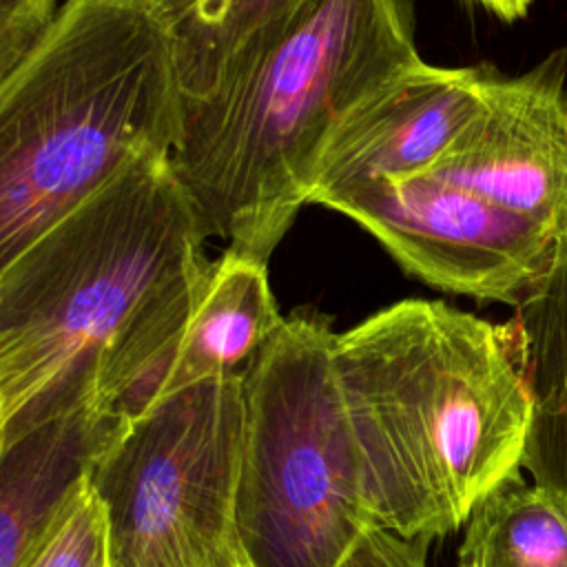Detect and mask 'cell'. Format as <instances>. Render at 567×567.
Masks as SVG:
<instances>
[{"instance_id":"cell-1","label":"cell","mask_w":567,"mask_h":567,"mask_svg":"<svg viewBox=\"0 0 567 567\" xmlns=\"http://www.w3.org/2000/svg\"><path fill=\"white\" fill-rule=\"evenodd\" d=\"M332 359L372 523L447 536L523 467L532 394L512 321L403 299L337 332Z\"/></svg>"},{"instance_id":"cell-2","label":"cell","mask_w":567,"mask_h":567,"mask_svg":"<svg viewBox=\"0 0 567 567\" xmlns=\"http://www.w3.org/2000/svg\"><path fill=\"white\" fill-rule=\"evenodd\" d=\"M419 62L410 0H306L213 91L179 95L171 166L204 235L266 264L339 124Z\"/></svg>"},{"instance_id":"cell-3","label":"cell","mask_w":567,"mask_h":567,"mask_svg":"<svg viewBox=\"0 0 567 567\" xmlns=\"http://www.w3.org/2000/svg\"><path fill=\"white\" fill-rule=\"evenodd\" d=\"M204 239L171 155L146 153L27 246L0 272L2 427L93 405L111 350L210 264Z\"/></svg>"},{"instance_id":"cell-4","label":"cell","mask_w":567,"mask_h":567,"mask_svg":"<svg viewBox=\"0 0 567 567\" xmlns=\"http://www.w3.org/2000/svg\"><path fill=\"white\" fill-rule=\"evenodd\" d=\"M179 86L146 0H64L0 84V272L131 159L168 153Z\"/></svg>"},{"instance_id":"cell-5","label":"cell","mask_w":567,"mask_h":567,"mask_svg":"<svg viewBox=\"0 0 567 567\" xmlns=\"http://www.w3.org/2000/svg\"><path fill=\"white\" fill-rule=\"evenodd\" d=\"M334 334L323 315L284 317L244 372L235 520L255 567H334L377 525L363 503Z\"/></svg>"},{"instance_id":"cell-6","label":"cell","mask_w":567,"mask_h":567,"mask_svg":"<svg viewBox=\"0 0 567 567\" xmlns=\"http://www.w3.org/2000/svg\"><path fill=\"white\" fill-rule=\"evenodd\" d=\"M244 374L186 388L120 423L89 470L106 567H233Z\"/></svg>"},{"instance_id":"cell-7","label":"cell","mask_w":567,"mask_h":567,"mask_svg":"<svg viewBox=\"0 0 567 567\" xmlns=\"http://www.w3.org/2000/svg\"><path fill=\"white\" fill-rule=\"evenodd\" d=\"M365 228L423 284L516 306L547 270L558 237L434 173L374 177L317 202Z\"/></svg>"},{"instance_id":"cell-8","label":"cell","mask_w":567,"mask_h":567,"mask_svg":"<svg viewBox=\"0 0 567 567\" xmlns=\"http://www.w3.org/2000/svg\"><path fill=\"white\" fill-rule=\"evenodd\" d=\"M567 233V53L520 75H487L485 100L427 171Z\"/></svg>"},{"instance_id":"cell-9","label":"cell","mask_w":567,"mask_h":567,"mask_svg":"<svg viewBox=\"0 0 567 567\" xmlns=\"http://www.w3.org/2000/svg\"><path fill=\"white\" fill-rule=\"evenodd\" d=\"M487 71L419 62L359 104L328 140L308 204L341 188L430 171L485 100Z\"/></svg>"},{"instance_id":"cell-10","label":"cell","mask_w":567,"mask_h":567,"mask_svg":"<svg viewBox=\"0 0 567 567\" xmlns=\"http://www.w3.org/2000/svg\"><path fill=\"white\" fill-rule=\"evenodd\" d=\"M281 321L266 264L226 250L144 379L133 419L186 388L244 374Z\"/></svg>"},{"instance_id":"cell-11","label":"cell","mask_w":567,"mask_h":567,"mask_svg":"<svg viewBox=\"0 0 567 567\" xmlns=\"http://www.w3.org/2000/svg\"><path fill=\"white\" fill-rule=\"evenodd\" d=\"M120 421L91 403L4 430L0 447V567H27Z\"/></svg>"},{"instance_id":"cell-12","label":"cell","mask_w":567,"mask_h":567,"mask_svg":"<svg viewBox=\"0 0 567 567\" xmlns=\"http://www.w3.org/2000/svg\"><path fill=\"white\" fill-rule=\"evenodd\" d=\"M512 319L532 394L523 467L567 503V233Z\"/></svg>"},{"instance_id":"cell-13","label":"cell","mask_w":567,"mask_h":567,"mask_svg":"<svg viewBox=\"0 0 567 567\" xmlns=\"http://www.w3.org/2000/svg\"><path fill=\"white\" fill-rule=\"evenodd\" d=\"M306 0H146L173 53L179 95L199 97Z\"/></svg>"},{"instance_id":"cell-14","label":"cell","mask_w":567,"mask_h":567,"mask_svg":"<svg viewBox=\"0 0 567 567\" xmlns=\"http://www.w3.org/2000/svg\"><path fill=\"white\" fill-rule=\"evenodd\" d=\"M458 567H567V503L509 476L465 520Z\"/></svg>"},{"instance_id":"cell-15","label":"cell","mask_w":567,"mask_h":567,"mask_svg":"<svg viewBox=\"0 0 567 567\" xmlns=\"http://www.w3.org/2000/svg\"><path fill=\"white\" fill-rule=\"evenodd\" d=\"M27 567H106L104 512L89 476Z\"/></svg>"},{"instance_id":"cell-16","label":"cell","mask_w":567,"mask_h":567,"mask_svg":"<svg viewBox=\"0 0 567 567\" xmlns=\"http://www.w3.org/2000/svg\"><path fill=\"white\" fill-rule=\"evenodd\" d=\"M64 0H0V84L38 49Z\"/></svg>"},{"instance_id":"cell-17","label":"cell","mask_w":567,"mask_h":567,"mask_svg":"<svg viewBox=\"0 0 567 567\" xmlns=\"http://www.w3.org/2000/svg\"><path fill=\"white\" fill-rule=\"evenodd\" d=\"M423 536H403L381 525H368L334 567H430Z\"/></svg>"},{"instance_id":"cell-18","label":"cell","mask_w":567,"mask_h":567,"mask_svg":"<svg viewBox=\"0 0 567 567\" xmlns=\"http://www.w3.org/2000/svg\"><path fill=\"white\" fill-rule=\"evenodd\" d=\"M470 2L483 7L485 11L494 13L496 18H501L505 22H514L529 11L534 0H470Z\"/></svg>"},{"instance_id":"cell-19","label":"cell","mask_w":567,"mask_h":567,"mask_svg":"<svg viewBox=\"0 0 567 567\" xmlns=\"http://www.w3.org/2000/svg\"><path fill=\"white\" fill-rule=\"evenodd\" d=\"M233 567H255V565L248 560V556H244V558H241L237 565H233Z\"/></svg>"},{"instance_id":"cell-20","label":"cell","mask_w":567,"mask_h":567,"mask_svg":"<svg viewBox=\"0 0 567 567\" xmlns=\"http://www.w3.org/2000/svg\"><path fill=\"white\" fill-rule=\"evenodd\" d=\"M4 434V427H2V414H0V436Z\"/></svg>"},{"instance_id":"cell-21","label":"cell","mask_w":567,"mask_h":567,"mask_svg":"<svg viewBox=\"0 0 567 567\" xmlns=\"http://www.w3.org/2000/svg\"><path fill=\"white\" fill-rule=\"evenodd\" d=\"M2 441H4V434H2V436H0V447H2Z\"/></svg>"}]
</instances>
